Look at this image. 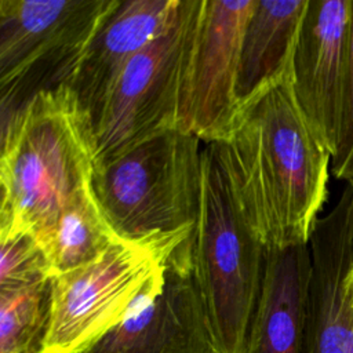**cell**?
Returning <instances> with one entry per match:
<instances>
[{
	"label": "cell",
	"instance_id": "obj_1",
	"mask_svg": "<svg viewBox=\"0 0 353 353\" xmlns=\"http://www.w3.org/2000/svg\"><path fill=\"white\" fill-rule=\"evenodd\" d=\"M233 201L266 248L309 244L328 197L331 154L302 113L291 77L244 106L210 143Z\"/></svg>",
	"mask_w": 353,
	"mask_h": 353
},
{
	"label": "cell",
	"instance_id": "obj_2",
	"mask_svg": "<svg viewBox=\"0 0 353 353\" xmlns=\"http://www.w3.org/2000/svg\"><path fill=\"white\" fill-rule=\"evenodd\" d=\"M95 170L91 119L61 85L1 120L0 234L30 232L39 241Z\"/></svg>",
	"mask_w": 353,
	"mask_h": 353
},
{
	"label": "cell",
	"instance_id": "obj_3",
	"mask_svg": "<svg viewBox=\"0 0 353 353\" xmlns=\"http://www.w3.org/2000/svg\"><path fill=\"white\" fill-rule=\"evenodd\" d=\"M201 163L197 137L165 131L95 168L91 186L121 239L149 244L167 268L192 273Z\"/></svg>",
	"mask_w": 353,
	"mask_h": 353
},
{
	"label": "cell",
	"instance_id": "obj_4",
	"mask_svg": "<svg viewBox=\"0 0 353 353\" xmlns=\"http://www.w3.org/2000/svg\"><path fill=\"white\" fill-rule=\"evenodd\" d=\"M265 255L233 201L211 145L204 143L192 276L216 353H245Z\"/></svg>",
	"mask_w": 353,
	"mask_h": 353
},
{
	"label": "cell",
	"instance_id": "obj_5",
	"mask_svg": "<svg viewBox=\"0 0 353 353\" xmlns=\"http://www.w3.org/2000/svg\"><path fill=\"white\" fill-rule=\"evenodd\" d=\"M120 0H0L1 120L37 94L70 85Z\"/></svg>",
	"mask_w": 353,
	"mask_h": 353
},
{
	"label": "cell",
	"instance_id": "obj_6",
	"mask_svg": "<svg viewBox=\"0 0 353 353\" xmlns=\"http://www.w3.org/2000/svg\"><path fill=\"white\" fill-rule=\"evenodd\" d=\"M200 0H181L172 22L124 68L94 121L95 168L146 139L178 130Z\"/></svg>",
	"mask_w": 353,
	"mask_h": 353
},
{
	"label": "cell",
	"instance_id": "obj_7",
	"mask_svg": "<svg viewBox=\"0 0 353 353\" xmlns=\"http://www.w3.org/2000/svg\"><path fill=\"white\" fill-rule=\"evenodd\" d=\"M165 258L121 239L101 259L51 279V330L46 353H77L120 324Z\"/></svg>",
	"mask_w": 353,
	"mask_h": 353
},
{
	"label": "cell",
	"instance_id": "obj_8",
	"mask_svg": "<svg viewBox=\"0 0 353 353\" xmlns=\"http://www.w3.org/2000/svg\"><path fill=\"white\" fill-rule=\"evenodd\" d=\"M255 0H200L189 51L178 131L204 143L229 138L240 113L236 81Z\"/></svg>",
	"mask_w": 353,
	"mask_h": 353
},
{
	"label": "cell",
	"instance_id": "obj_9",
	"mask_svg": "<svg viewBox=\"0 0 353 353\" xmlns=\"http://www.w3.org/2000/svg\"><path fill=\"white\" fill-rule=\"evenodd\" d=\"M350 17L352 0H307L292 59L296 102L331 157L342 117Z\"/></svg>",
	"mask_w": 353,
	"mask_h": 353
},
{
	"label": "cell",
	"instance_id": "obj_10",
	"mask_svg": "<svg viewBox=\"0 0 353 353\" xmlns=\"http://www.w3.org/2000/svg\"><path fill=\"white\" fill-rule=\"evenodd\" d=\"M77 353H216L192 273L165 268L120 324Z\"/></svg>",
	"mask_w": 353,
	"mask_h": 353
},
{
	"label": "cell",
	"instance_id": "obj_11",
	"mask_svg": "<svg viewBox=\"0 0 353 353\" xmlns=\"http://www.w3.org/2000/svg\"><path fill=\"white\" fill-rule=\"evenodd\" d=\"M312 273L302 353H353V188L319 218L310 240Z\"/></svg>",
	"mask_w": 353,
	"mask_h": 353
},
{
	"label": "cell",
	"instance_id": "obj_12",
	"mask_svg": "<svg viewBox=\"0 0 353 353\" xmlns=\"http://www.w3.org/2000/svg\"><path fill=\"white\" fill-rule=\"evenodd\" d=\"M179 4L181 0H120L105 19L69 85L92 125L124 68L172 22Z\"/></svg>",
	"mask_w": 353,
	"mask_h": 353
},
{
	"label": "cell",
	"instance_id": "obj_13",
	"mask_svg": "<svg viewBox=\"0 0 353 353\" xmlns=\"http://www.w3.org/2000/svg\"><path fill=\"white\" fill-rule=\"evenodd\" d=\"M310 273L309 244L266 250L245 353H302Z\"/></svg>",
	"mask_w": 353,
	"mask_h": 353
},
{
	"label": "cell",
	"instance_id": "obj_14",
	"mask_svg": "<svg viewBox=\"0 0 353 353\" xmlns=\"http://www.w3.org/2000/svg\"><path fill=\"white\" fill-rule=\"evenodd\" d=\"M306 7L307 0H255L240 50L236 81L239 110L291 77Z\"/></svg>",
	"mask_w": 353,
	"mask_h": 353
},
{
	"label": "cell",
	"instance_id": "obj_15",
	"mask_svg": "<svg viewBox=\"0 0 353 353\" xmlns=\"http://www.w3.org/2000/svg\"><path fill=\"white\" fill-rule=\"evenodd\" d=\"M120 240L88 183L61 208L40 243L48 255L54 279L101 259Z\"/></svg>",
	"mask_w": 353,
	"mask_h": 353
},
{
	"label": "cell",
	"instance_id": "obj_16",
	"mask_svg": "<svg viewBox=\"0 0 353 353\" xmlns=\"http://www.w3.org/2000/svg\"><path fill=\"white\" fill-rule=\"evenodd\" d=\"M51 312V279L0 288V353H46Z\"/></svg>",
	"mask_w": 353,
	"mask_h": 353
},
{
	"label": "cell",
	"instance_id": "obj_17",
	"mask_svg": "<svg viewBox=\"0 0 353 353\" xmlns=\"http://www.w3.org/2000/svg\"><path fill=\"white\" fill-rule=\"evenodd\" d=\"M0 288H15L51 279L43 244L30 232L0 234Z\"/></svg>",
	"mask_w": 353,
	"mask_h": 353
},
{
	"label": "cell",
	"instance_id": "obj_18",
	"mask_svg": "<svg viewBox=\"0 0 353 353\" xmlns=\"http://www.w3.org/2000/svg\"><path fill=\"white\" fill-rule=\"evenodd\" d=\"M353 167V0L350 17V39L343 90L342 117L336 146L331 157V172L336 179H346Z\"/></svg>",
	"mask_w": 353,
	"mask_h": 353
},
{
	"label": "cell",
	"instance_id": "obj_19",
	"mask_svg": "<svg viewBox=\"0 0 353 353\" xmlns=\"http://www.w3.org/2000/svg\"><path fill=\"white\" fill-rule=\"evenodd\" d=\"M352 188H353V167L350 168V171H349V174H347V176H346V179H345Z\"/></svg>",
	"mask_w": 353,
	"mask_h": 353
},
{
	"label": "cell",
	"instance_id": "obj_20",
	"mask_svg": "<svg viewBox=\"0 0 353 353\" xmlns=\"http://www.w3.org/2000/svg\"><path fill=\"white\" fill-rule=\"evenodd\" d=\"M350 292H352V306H353V269H352V277H350Z\"/></svg>",
	"mask_w": 353,
	"mask_h": 353
}]
</instances>
